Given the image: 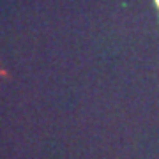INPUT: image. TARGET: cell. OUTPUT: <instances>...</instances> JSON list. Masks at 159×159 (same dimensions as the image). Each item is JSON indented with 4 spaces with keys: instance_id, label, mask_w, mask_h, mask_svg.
<instances>
[{
    "instance_id": "6da1fadb",
    "label": "cell",
    "mask_w": 159,
    "mask_h": 159,
    "mask_svg": "<svg viewBox=\"0 0 159 159\" xmlns=\"http://www.w3.org/2000/svg\"><path fill=\"white\" fill-rule=\"evenodd\" d=\"M156 2H157V4H159V0H156Z\"/></svg>"
}]
</instances>
